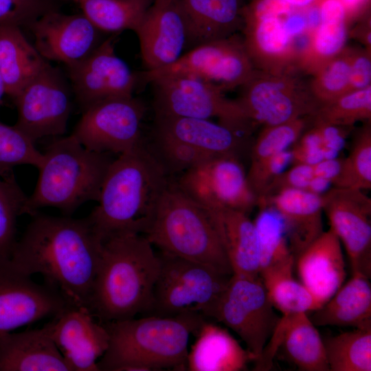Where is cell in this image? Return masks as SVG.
I'll return each mask as SVG.
<instances>
[{"label": "cell", "mask_w": 371, "mask_h": 371, "mask_svg": "<svg viewBox=\"0 0 371 371\" xmlns=\"http://www.w3.org/2000/svg\"><path fill=\"white\" fill-rule=\"evenodd\" d=\"M15 125L0 122V177L13 172L14 167L30 165L38 169L43 161V153Z\"/></svg>", "instance_id": "cell-37"}, {"label": "cell", "mask_w": 371, "mask_h": 371, "mask_svg": "<svg viewBox=\"0 0 371 371\" xmlns=\"http://www.w3.org/2000/svg\"><path fill=\"white\" fill-rule=\"evenodd\" d=\"M187 28L186 48L233 35L240 25L238 0H177Z\"/></svg>", "instance_id": "cell-28"}, {"label": "cell", "mask_w": 371, "mask_h": 371, "mask_svg": "<svg viewBox=\"0 0 371 371\" xmlns=\"http://www.w3.org/2000/svg\"><path fill=\"white\" fill-rule=\"evenodd\" d=\"M72 94L60 71L48 63L14 98V125L34 142L64 135L72 110Z\"/></svg>", "instance_id": "cell-12"}, {"label": "cell", "mask_w": 371, "mask_h": 371, "mask_svg": "<svg viewBox=\"0 0 371 371\" xmlns=\"http://www.w3.org/2000/svg\"><path fill=\"white\" fill-rule=\"evenodd\" d=\"M323 339L330 371L371 370V329H357Z\"/></svg>", "instance_id": "cell-34"}, {"label": "cell", "mask_w": 371, "mask_h": 371, "mask_svg": "<svg viewBox=\"0 0 371 371\" xmlns=\"http://www.w3.org/2000/svg\"><path fill=\"white\" fill-rule=\"evenodd\" d=\"M135 33L146 70L172 64L186 48V23L177 0H155Z\"/></svg>", "instance_id": "cell-21"}, {"label": "cell", "mask_w": 371, "mask_h": 371, "mask_svg": "<svg viewBox=\"0 0 371 371\" xmlns=\"http://www.w3.org/2000/svg\"><path fill=\"white\" fill-rule=\"evenodd\" d=\"M159 268L158 254L144 235L106 238L87 308L101 324L149 313Z\"/></svg>", "instance_id": "cell-3"}, {"label": "cell", "mask_w": 371, "mask_h": 371, "mask_svg": "<svg viewBox=\"0 0 371 371\" xmlns=\"http://www.w3.org/2000/svg\"><path fill=\"white\" fill-rule=\"evenodd\" d=\"M320 10L321 22L344 21L345 7L339 0H326Z\"/></svg>", "instance_id": "cell-51"}, {"label": "cell", "mask_w": 371, "mask_h": 371, "mask_svg": "<svg viewBox=\"0 0 371 371\" xmlns=\"http://www.w3.org/2000/svg\"><path fill=\"white\" fill-rule=\"evenodd\" d=\"M331 186L328 180L314 176L306 190L316 194H322L330 188Z\"/></svg>", "instance_id": "cell-53"}, {"label": "cell", "mask_w": 371, "mask_h": 371, "mask_svg": "<svg viewBox=\"0 0 371 371\" xmlns=\"http://www.w3.org/2000/svg\"><path fill=\"white\" fill-rule=\"evenodd\" d=\"M259 209L254 223L258 237L260 276L268 270L295 262V256L279 214L270 207Z\"/></svg>", "instance_id": "cell-33"}, {"label": "cell", "mask_w": 371, "mask_h": 371, "mask_svg": "<svg viewBox=\"0 0 371 371\" xmlns=\"http://www.w3.org/2000/svg\"><path fill=\"white\" fill-rule=\"evenodd\" d=\"M292 164L291 148L268 158L254 168L249 169L247 179L249 187L257 197L270 182Z\"/></svg>", "instance_id": "cell-43"}, {"label": "cell", "mask_w": 371, "mask_h": 371, "mask_svg": "<svg viewBox=\"0 0 371 371\" xmlns=\"http://www.w3.org/2000/svg\"><path fill=\"white\" fill-rule=\"evenodd\" d=\"M89 310L74 304L45 324L71 371H99L98 359L108 348L109 335Z\"/></svg>", "instance_id": "cell-19"}, {"label": "cell", "mask_w": 371, "mask_h": 371, "mask_svg": "<svg viewBox=\"0 0 371 371\" xmlns=\"http://www.w3.org/2000/svg\"><path fill=\"white\" fill-rule=\"evenodd\" d=\"M290 6L304 7L308 5L314 0H282Z\"/></svg>", "instance_id": "cell-55"}, {"label": "cell", "mask_w": 371, "mask_h": 371, "mask_svg": "<svg viewBox=\"0 0 371 371\" xmlns=\"http://www.w3.org/2000/svg\"><path fill=\"white\" fill-rule=\"evenodd\" d=\"M316 123L347 126L359 120L370 119L371 87L354 90L322 104L313 113Z\"/></svg>", "instance_id": "cell-38"}, {"label": "cell", "mask_w": 371, "mask_h": 371, "mask_svg": "<svg viewBox=\"0 0 371 371\" xmlns=\"http://www.w3.org/2000/svg\"><path fill=\"white\" fill-rule=\"evenodd\" d=\"M187 357L190 371H240L253 359L229 331L205 319Z\"/></svg>", "instance_id": "cell-27"}, {"label": "cell", "mask_w": 371, "mask_h": 371, "mask_svg": "<svg viewBox=\"0 0 371 371\" xmlns=\"http://www.w3.org/2000/svg\"><path fill=\"white\" fill-rule=\"evenodd\" d=\"M118 35L112 34L68 69L71 88L82 111L106 100L133 96L138 78L115 53Z\"/></svg>", "instance_id": "cell-16"}, {"label": "cell", "mask_w": 371, "mask_h": 371, "mask_svg": "<svg viewBox=\"0 0 371 371\" xmlns=\"http://www.w3.org/2000/svg\"><path fill=\"white\" fill-rule=\"evenodd\" d=\"M150 83L155 116L218 117L221 124L245 135L251 129L253 123L237 101L225 98L208 82L192 76H168Z\"/></svg>", "instance_id": "cell-9"}, {"label": "cell", "mask_w": 371, "mask_h": 371, "mask_svg": "<svg viewBox=\"0 0 371 371\" xmlns=\"http://www.w3.org/2000/svg\"><path fill=\"white\" fill-rule=\"evenodd\" d=\"M169 175L144 140L119 155L104 179L98 205L87 218L98 239L144 235L168 186Z\"/></svg>", "instance_id": "cell-2"}, {"label": "cell", "mask_w": 371, "mask_h": 371, "mask_svg": "<svg viewBox=\"0 0 371 371\" xmlns=\"http://www.w3.org/2000/svg\"><path fill=\"white\" fill-rule=\"evenodd\" d=\"M10 260L24 273H40L72 304L87 308L98 272L101 242L86 218L31 216Z\"/></svg>", "instance_id": "cell-1"}, {"label": "cell", "mask_w": 371, "mask_h": 371, "mask_svg": "<svg viewBox=\"0 0 371 371\" xmlns=\"http://www.w3.org/2000/svg\"><path fill=\"white\" fill-rule=\"evenodd\" d=\"M292 164L313 165L324 159L319 133L316 127L300 135L291 147Z\"/></svg>", "instance_id": "cell-46"}, {"label": "cell", "mask_w": 371, "mask_h": 371, "mask_svg": "<svg viewBox=\"0 0 371 371\" xmlns=\"http://www.w3.org/2000/svg\"><path fill=\"white\" fill-rule=\"evenodd\" d=\"M161 251L197 262L227 275L233 271L206 208L170 181L144 235Z\"/></svg>", "instance_id": "cell-6"}, {"label": "cell", "mask_w": 371, "mask_h": 371, "mask_svg": "<svg viewBox=\"0 0 371 371\" xmlns=\"http://www.w3.org/2000/svg\"><path fill=\"white\" fill-rule=\"evenodd\" d=\"M243 85V91L236 101L253 124H284L314 113L319 106L278 80L257 79L252 75Z\"/></svg>", "instance_id": "cell-22"}, {"label": "cell", "mask_w": 371, "mask_h": 371, "mask_svg": "<svg viewBox=\"0 0 371 371\" xmlns=\"http://www.w3.org/2000/svg\"><path fill=\"white\" fill-rule=\"evenodd\" d=\"M144 103L133 96L112 98L85 110L71 133L87 148L121 155L142 141Z\"/></svg>", "instance_id": "cell-13"}, {"label": "cell", "mask_w": 371, "mask_h": 371, "mask_svg": "<svg viewBox=\"0 0 371 371\" xmlns=\"http://www.w3.org/2000/svg\"><path fill=\"white\" fill-rule=\"evenodd\" d=\"M6 93H5V85L2 80V78L0 75V106L2 104L3 96Z\"/></svg>", "instance_id": "cell-57"}, {"label": "cell", "mask_w": 371, "mask_h": 371, "mask_svg": "<svg viewBox=\"0 0 371 371\" xmlns=\"http://www.w3.org/2000/svg\"><path fill=\"white\" fill-rule=\"evenodd\" d=\"M157 254L160 268L149 315L194 313L214 319L232 275L169 253Z\"/></svg>", "instance_id": "cell-8"}, {"label": "cell", "mask_w": 371, "mask_h": 371, "mask_svg": "<svg viewBox=\"0 0 371 371\" xmlns=\"http://www.w3.org/2000/svg\"><path fill=\"white\" fill-rule=\"evenodd\" d=\"M304 127V122L301 118L279 125L265 126L251 147L249 169L291 147L302 135Z\"/></svg>", "instance_id": "cell-40"}, {"label": "cell", "mask_w": 371, "mask_h": 371, "mask_svg": "<svg viewBox=\"0 0 371 371\" xmlns=\"http://www.w3.org/2000/svg\"><path fill=\"white\" fill-rule=\"evenodd\" d=\"M27 197L14 172L0 177V258H10L16 242L17 218L25 214Z\"/></svg>", "instance_id": "cell-35"}, {"label": "cell", "mask_w": 371, "mask_h": 371, "mask_svg": "<svg viewBox=\"0 0 371 371\" xmlns=\"http://www.w3.org/2000/svg\"><path fill=\"white\" fill-rule=\"evenodd\" d=\"M38 178L27 197L25 214L54 207L71 216L80 205L99 199L102 185L113 160L109 153L91 150L71 134L56 138L46 148Z\"/></svg>", "instance_id": "cell-5"}, {"label": "cell", "mask_w": 371, "mask_h": 371, "mask_svg": "<svg viewBox=\"0 0 371 371\" xmlns=\"http://www.w3.org/2000/svg\"><path fill=\"white\" fill-rule=\"evenodd\" d=\"M320 135L324 159L334 158L344 146L346 133L341 126L316 123Z\"/></svg>", "instance_id": "cell-47"}, {"label": "cell", "mask_w": 371, "mask_h": 371, "mask_svg": "<svg viewBox=\"0 0 371 371\" xmlns=\"http://www.w3.org/2000/svg\"><path fill=\"white\" fill-rule=\"evenodd\" d=\"M51 9L47 0H0V24L27 27Z\"/></svg>", "instance_id": "cell-42"}, {"label": "cell", "mask_w": 371, "mask_h": 371, "mask_svg": "<svg viewBox=\"0 0 371 371\" xmlns=\"http://www.w3.org/2000/svg\"><path fill=\"white\" fill-rule=\"evenodd\" d=\"M245 135L208 119L155 116L147 144L168 175L208 159L235 155L246 147Z\"/></svg>", "instance_id": "cell-7"}, {"label": "cell", "mask_w": 371, "mask_h": 371, "mask_svg": "<svg viewBox=\"0 0 371 371\" xmlns=\"http://www.w3.org/2000/svg\"><path fill=\"white\" fill-rule=\"evenodd\" d=\"M0 371H71L44 325L0 335Z\"/></svg>", "instance_id": "cell-25"}, {"label": "cell", "mask_w": 371, "mask_h": 371, "mask_svg": "<svg viewBox=\"0 0 371 371\" xmlns=\"http://www.w3.org/2000/svg\"><path fill=\"white\" fill-rule=\"evenodd\" d=\"M340 2L344 5V6H346L348 8H352L356 6L361 0H339Z\"/></svg>", "instance_id": "cell-56"}, {"label": "cell", "mask_w": 371, "mask_h": 371, "mask_svg": "<svg viewBox=\"0 0 371 371\" xmlns=\"http://www.w3.org/2000/svg\"><path fill=\"white\" fill-rule=\"evenodd\" d=\"M342 159L337 157L324 159L313 164L314 176L326 179L333 185L339 173Z\"/></svg>", "instance_id": "cell-50"}, {"label": "cell", "mask_w": 371, "mask_h": 371, "mask_svg": "<svg viewBox=\"0 0 371 371\" xmlns=\"http://www.w3.org/2000/svg\"><path fill=\"white\" fill-rule=\"evenodd\" d=\"M27 27L43 58L61 63L67 69L80 63L101 43L102 32L82 13L65 14L53 8Z\"/></svg>", "instance_id": "cell-18"}, {"label": "cell", "mask_w": 371, "mask_h": 371, "mask_svg": "<svg viewBox=\"0 0 371 371\" xmlns=\"http://www.w3.org/2000/svg\"><path fill=\"white\" fill-rule=\"evenodd\" d=\"M280 351L286 359L302 371H330L323 339L308 313L282 315L267 341L256 370H269Z\"/></svg>", "instance_id": "cell-20"}, {"label": "cell", "mask_w": 371, "mask_h": 371, "mask_svg": "<svg viewBox=\"0 0 371 371\" xmlns=\"http://www.w3.org/2000/svg\"><path fill=\"white\" fill-rule=\"evenodd\" d=\"M47 64L21 27L0 24V75L6 95L14 99Z\"/></svg>", "instance_id": "cell-30"}, {"label": "cell", "mask_w": 371, "mask_h": 371, "mask_svg": "<svg viewBox=\"0 0 371 371\" xmlns=\"http://www.w3.org/2000/svg\"><path fill=\"white\" fill-rule=\"evenodd\" d=\"M181 173L175 181L176 185L203 207L229 208L249 214L256 206V196L238 156L212 158Z\"/></svg>", "instance_id": "cell-14"}, {"label": "cell", "mask_w": 371, "mask_h": 371, "mask_svg": "<svg viewBox=\"0 0 371 371\" xmlns=\"http://www.w3.org/2000/svg\"><path fill=\"white\" fill-rule=\"evenodd\" d=\"M350 63L346 59L331 63L319 77L315 89L316 98L322 104L329 102L350 92Z\"/></svg>", "instance_id": "cell-41"}, {"label": "cell", "mask_w": 371, "mask_h": 371, "mask_svg": "<svg viewBox=\"0 0 371 371\" xmlns=\"http://www.w3.org/2000/svg\"><path fill=\"white\" fill-rule=\"evenodd\" d=\"M76 1L78 2V1H80V0H76Z\"/></svg>", "instance_id": "cell-58"}, {"label": "cell", "mask_w": 371, "mask_h": 371, "mask_svg": "<svg viewBox=\"0 0 371 371\" xmlns=\"http://www.w3.org/2000/svg\"><path fill=\"white\" fill-rule=\"evenodd\" d=\"M309 317L315 326L371 329L369 278L352 273L350 279Z\"/></svg>", "instance_id": "cell-29"}, {"label": "cell", "mask_w": 371, "mask_h": 371, "mask_svg": "<svg viewBox=\"0 0 371 371\" xmlns=\"http://www.w3.org/2000/svg\"><path fill=\"white\" fill-rule=\"evenodd\" d=\"M333 187L371 189V132L368 128L355 139L348 155L342 159L339 173Z\"/></svg>", "instance_id": "cell-36"}, {"label": "cell", "mask_w": 371, "mask_h": 371, "mask_svg": "<svg viewBox=\"0 0 371 371\" xmlns=\"http://www.w3.org/2000/svg\"><path fill=\"white\" fill-rule=\"evenodd\" d=\"M253 75L244 42L234 35L197 45L172 64L146 70V83L168 76H188L208 82L223 91L243 85Z\"/></svg>", "instance_id": "cell-10"}, {"label": "cell", "mask_w": 371, "mask_h": 371, "mask_svg": "<svg viewBox=\"0 0 371 371\" xmlns=\"http://www.w3.org/2000/svg\"><path fill=\"white\" fill-rule=\"evenodd\" d=\"M346 36L344 21L321 22L314 38L315 49L322 56H332L344 45Z\"/></svg>", "instance_id": "cell-44"}, {"label": "cell", "mask_w": 371, "mask_h": 371, "mask_svg": "<svg viewBox=\"0 0 371 371\" xmlns=\"http://www.w3.org/2000/svg\"><path fill=\"white\" fill-rule=\"evenodd\" d=\"M282 23L284 30L291 38L302 34L307 27L306 17L300 14L289 15Z\"/></svg>", "instance_id": "cell-52"}, {"label": "cell", "mask_w": 371, "mask_h": 371, "mask_svg": "<svg viewBox=\"0 0 371 371\" xmlns=\"http://www.w3.org/2000/svg\"><path fill=\"white\" fill-rule=\"evenodd\" d=\"M256 206L270 207L281 216L295 258L324 232L322 194L284 188L257 199Z\"/></svg>", "instance_id": "cell-24"}, {"label": "cell", "mask_w": 371, "mask_h": 371, "mask_svg": "<svg viewBox=\"0 0 371 371\" xmlns=\"http://www.w3.org/2000/svg\"><path fill=\"white\" fill-rule=\"evenodd\" d=\"M214 319L235 332L256 362L279 317L260 277L233 274Z\"/></svg>", "instance_id": "cell-11"}, {"label": "cell", "mask_w": 371, "mask_h": 371, "mask_svg": "<svg viewBox=\"0 0 371 371\" xmlns=\"http://www.w3.org/2000/svg\"><path fill=\"white\" fill-rule=\"evenodd\" d=\"M245 47L251 58L257 51L271 56L284 53L291 44L292 38L284 29L278 17H267L249 22L246 30Z\"/></svg>", "instance_id": "cell-39"}, {"label": "cell", "mask_w": 371, "mask_h": 371, "mask_svg": "<svg viewBox=\"0 0 371 371\" xmlns=\"http://www.w3.org/2000/svg\"><path fill=\"white\" fill-rule=\"evenodd\" d=\"M323 212L343 244L352 273L371 276V199L364 191L331 187L322 194Z\"/></svg>", "instance_id": "cell-17"}, {"label": "cell", "mask_w": 371, "mask_h": 371, "mask_svg": "<svg viewBox=\"0 0 371 371\" xmlns=\"http://www.w3.org/2000/svg\"><path fill=\"white\" fill-rule=\"evenodd\" d=\"M300 282L323 305L345 281L341 242L331 229L324 231L295 258Z\"/></svg>", "instance_id": "cell-23"}, {"label": "cell", "mask_w": 371, "mask_h": 371, "mask_svg": "<svg viewBox=\"0 0 371 371\" xmlns=\"http://www.w3.org/2000/svg\"><path fill=\"white\" fill-rule=\"evenodd\" d=\"M155 0H80L82 14L102 32H134Z\"/></svg>", "instance_id": "cell-32"}, {"label": "cell", "mask_w": 371, "mask_h": 371, "mask_svg": "<svg viewBox=\"0 0 371 371\" xmlns=\"http://www.w3.org/2000/svg\"><path fill=\"white\" fill-rule=\"evenodd\" d=\"M291 6L282 0H263L258 3L255 10L256 19L278 17L289 14Z\"/></svg>", "instance_id": "cell-49"}, {"label": "cell", "mask_w": 371, "mask_h": 371, "mask_svg": "<svg viewBox=\"0 0 371 371\" xmlns=\"http://www.w3.org/2000/svg\"><path fill=\"white\" fill-rule=\"evenodd\" d=\"M70 304L57 288L36 283L10 258H0V335L53 317Z\"/></svg>", "instance_id": "cell-15"}, {"label": "cell", "mask_w": 371, "mask_h": 371, "mask_svg": "<svg viewBox=\"0 0 371 371\" xmlns=\"http://www.w3.org/2000/svg\"><path fill=\"white\" fill-rule=\"evenodd\" d=\"M306 17L307 27L310 29H317L321 23L320 10L318 8H314L311 9Z\"/></svg>", "instance_id": "cell-54"}, {"label": "cell", "mask_w": 371, "mask_h": 371, "mask_svg": "<svg viewBox=\"0 0 371 371\" xmlns=\"http://www.w3.org/2000/svg\"><path fill=\"white\" fill-rule=\"evenodd\" d=\"M295 262H291L260 274L269 299L282 315L311 313L322 304L293 275Z\"/></svg>", "instance_id": "cell-31"}, {"label": "cell", "mask_w": 371, "mask_h": 371, "mask_svg": "<svg viewBox=\"0 0 371 371\" xmlns=\"http://www.w3.org/2000/svg\"><path fill=\"white\" fill-rule=\"evenodd\" d=\"M371 80V63L366 56L357 57L350 63V91L366 88Z\"/></svg>", "instance_id": "cell-48"}, {"label": "cell", "mask_w": 371, "mask_h": 371, "mask_svg": "<svg viewBox=\"0 0 371 371\" xmlns=\"http://www.w3.org/2000/svg\"><path fill=\"white\" fill-rule=\"evenodd\" d=\"M205 208L217 230L233 274L260 277L258 243L254 221L241 211Z\"/></svg>", "instance_id": "cell-26"}, {"label": "cell", "mask_w": 371, "mask_h": 371, "mask_svg": "<svg viewBox=\"0 0 371 371\" xmlns=\"http://www.w3.org/2000/svg\"><path fill=\"white\" fill-rule=\"evenodd\" d=\"M205 319L194 313L171 317L148 315L104 323L109 346L98 361L99 371L187 369L188 345Z\"/></svg>", "instance_id": "cell-4"}, {"label": "cell", "mask_w": 371, "mask_h": 371, "mask_svg": "<svg viewBox=\"0 0 371 371\" xmlns=\"http://www.w3.org/2000/svg\"><path fill=\"white\" fill-rule=\"evenodd\" d=\"M314 177L313 165L295 164L274 178L257 199L284 188L305 190Z\"/></svg>", "instance_id": "cell-45"}]
</instances>
